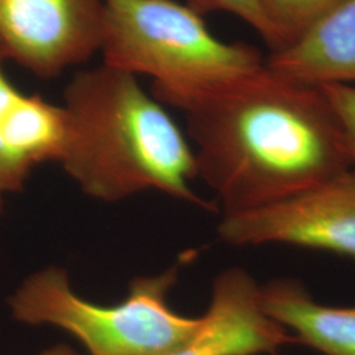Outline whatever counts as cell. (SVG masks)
I'll return each instance as SVG.
<instances>
[{"label": "cell", "instance_id": "ba28073f", "mask_svg": "<svg viewBox=\"0 0 355 355\" xmlns=\"http://www.w3.org/2000/svg\"><path fill=\"white\" fill-rule=\"evenodd\" d=\"M0 58V192L24 190L35 167L64 157L67 116L62 104L26 94L6 76Z\"/></svg>", "mask_w": 355, "mask_h": 355}, {"label": "cell", "instance_id": "8fae6325", "mask_svg": "<svg viewBox=\"0 0 355 355\" xmlns=\"http://www.w3.org/2000/svg\"><path fill=\"white\" fill-rule=\"evenodd\" d=\"M343 0H258L271 35V48L280 51L318 23Z\"/></svg>", "mask_w": 355, "mask_h": 355}, {"label": "cell", "instance_id": "2e32d148", "mask_svg": "<svg viewBox=\"0 0 355 355\" xmlns=\"http://www.w3.org/2000/svg\"><path fill=\"white\" fill-rule=\"evenodd\" d=\"M272 355H278V354H277V353H275V354H272Z\"/></svg>", "mask_w": 355, "mask_h": 355}, {"label": "cell", "instance_id": "277c9868", "mask_svg": "<svg viewBox=\"0 0 355 355\" xmlns=\"http://www.w3.org/2000/svg\"><path fill=\"white\" fill-rule=\"evenodd\" d=\"M180 265L135 278L125 299L112 305L85 299L64 268L46 266L16 287L8 306L17 322L64 330L89 355H167L200 321V316L178 313L168 303Z\"/></svg>", "mask_w": 355, "mask_h": 355}, {"label": "cell", "instance_id": "3957f363", "mask_svg": "<svg viewBox=\"0 0 355 355\" xmlns=\"http://www.w3.org/2000/svg\"><path fill=\"white\" fill-rule=\"evenodd\" d=\"M102 64L152 79V94L182 112L262 71L253 46L216 37L177 0H103Z\"/></svg>", "mask_w": 355, "mask_h": 355}, {"label": "cell", "instance_id": "7a4b0ae2", "mask_svg": "<svg viewBox=\"0 0 355 355\" xmlns=\"http://www.w3.org/2000/svg\"><path fill=\"white\" fill-rule=\"evenodd\" d=\"M67 141L60 165L89 198L116 203L158 191L211 208L195 193L189 137L139 78L99 64L76 71L64 89Z\"/></svg>", "mask_w": 355, "mask_h": 355}, {"label": "cell", "instance_id": "4fadbf2b", "mask_svg": "<svg viewBox=\"0 0 355 355\" xmlns=\"http://www.w3.org/2000/svg\"><path fill=\"white\" fill-rule=\"evenodd\" d=\"M318 89L324 92L337 116L343 129L347 152L355 168V86L324 85Z\"/></svg>", "mask_w": 355, "mask_h": 355}, {"label": "cell", "instance_id": "9c48e42d", "mask_svg": "<svg viewBox=\"0 0 355 355\" xmlns=\"http://www.w3.org/2000/svg\"><path fill=\"white\" fill-rule=\"evenodd\" d=\"M266 66L308 86H355V0L338 3L302 37L274 51Z\"/></svg>", "mask_w": 355, "mask_h": 355}, {"label": "cell", "instance_id": "5b68a950", "mask_svg": "<svg viewBox=\"0 0 355 355\" xmlns=\"http://www.w3.org/2000/svg\"><path fill=\"white\" fill-rule=\"evenodd\" d=\"M217 232L232 246L282 243L355 261V168L279 202L227 214Z\"/></svg>", "mask_w": 355, "mask_h": 355}, {"label": "cell", "instance_id": "9a60e30c", "mask_svg": "<svg viewBox=\"0 0 355 355\" xmlns=\"http://www.w3.org/2000/svg\"><path fill=\"white\" fill-rule=\"evenodd\" d=\"M3 204H4V195L0 192V214L3 211Z\"/></svg>", "mask_w": 355, "mask_h": 355}, {"label": "cell", "instance_id": "8992f818", "mask_svg": "<svg viewBox=\"0 0 355 355\" xmlns=\"http://www.w3.org/2000/svg\"><path fill=\"white\" fill-rule=\"evenodd\" d=\"M103 0H0V58L55 78L101 48Z\"/></svg>", "mask_w": 355, "mask_h": 355}, {"label": "cell", "instance_id": "6da1fadb", "mask_svg": "<svg viewBox=\"0 0 355 355\" xmlns=\"http://www.w3.org/2000/svg\"><path fill=\"white\" fill-rule=\"evenodd\" d=\"M183 114L198 178L224 215L279 202L354 168L324 92L267 66Z\"/></svg>", "mask_w": 355, "mask_h": 355}, {"label": "cell", "instance_id": "7c38bea8", "mask_svg": "<svg viewBox=\"0 0 355 355\" xmlns=\"http://www.w3.org/2000/svg\"><path fill=\"white\" fill-rule=\"evenodd\" d=\"M186 4L202 15L208 12L232 13L252 26L268 45L271 42V35L261 12L258 0H186Z\"/></svg>", "mask_w": 355, "mask_h": 355}, {"label": "cell", "instance_id": "5bb4252c", "mask_svg": "<svg viewBox=\"0 0 355 355\" xmlns=\"http://www.w3.org/2000/svg\"><path fill=\"white\" fill-rule=\"evenodd\" d=\"M37 355H80L76 352L73 347H70L69 345L64 343H57L53 345L51 347L44 349L42 352H40Z\"/></svg>", "mask_w": 355, "mask_h": 355}, {"label": "cell", "instance_id": "30bf717a", "mask_svg": "<svg viewBox=\"0 0 355 355\" xmlns=\"http://www.w3.org/2000/svg\"><path fill=\"white\" fill-rule=\"evenodd\" d=\"M263 311L295 343L324 355H355V305L318 303L300 280L275 278L259 287Z\"/></svg>", "mask_w": 355, "mask_h": 355}, {"label": "cell", "instance_id": "52a82bcc", "mask_svg": "<svg viewBox=\"0 0 355 355\" xmlns=\"http://www.w3.org/2000/svg\"><path fill=\"white\" fill-rule=\"evenodd\" d=\"M259 287L241 267L221 271L199 325L167 355H272L295 343L291 333L263 311Z\"/></svg>", "mask_w": 355, "mask_h": 355}]
</instances>
